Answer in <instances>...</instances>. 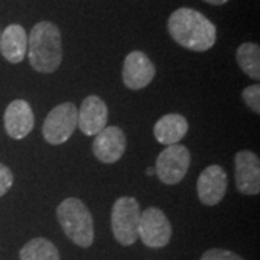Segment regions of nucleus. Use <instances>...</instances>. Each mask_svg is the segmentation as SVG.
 Instances as JSON below:
<instances>
[{
	"label": "nucleus",
	"instance_id": "1",
	"mask_svg": "<svg viewBox=\"0 0 260 260\" xmlns=\"http://www.w3.org/2000/svg\"><path fill=\"white\" fill-rule=\"evenodd\" d=\"M168 32L178 45L194 52L211 49L217 41V28L198 10L179 8L168 19Z\"/></svg>",
	"mask_w": 260,
	"mask_h": 260
},
{
	"label": "nucleus",
	"instance_id": "2",
	"mask_svg": "<svg viewBox=\"0 0 260 260\" xmlns=\"http://www.w3.org/2000/svg\"><path fill=\"white\" fill-rule=\"evenodd\" d=\"M26 54L35 71L42 74L55 73L62 62L61 32L55 23L48 20L38 22L29 34Z\"/></svg>",
	"mask_w": 260,
	"mask_h": 260
},
{
	"label": "nucleus",
	"instance_id": "3",
	"mask_svg": "<svg viewBox=\"0 0 260 260\" xmlns=\"http://www.w3.org/2000/svg\"><path fill=\"white\" fill-rule=\"evenodd\" d=\"M56 217L65 236L80 247L94 242V221L88 207L81 200L70 197L56 207Z\"/></svg>",
	"mask_w": 260,
	"mask_h": 260
},
{
	"label": "nucleus",
	"instance_id": "4",
	"mask_svg": "<svg viewBox=\"0 0 260 260\" xmlns=\"http://www.w3.org/2000/svg\"><path fill=\"white\" fill-rule=\"evenodd\" d=\"M140 207L136 198L120 197L112 208V232L121 246H132L139 239Z\"/></svg>",
	"mask_w": 260,
	"mask_h": 260
},
{
	"label": "nucleus",
	"instance_id": "5",
	"mask_svg": "<svg viewBox=\"0 0 260 260\" xmlns=\"http://www.w3.org/2000/svg\"><path fill=\"white\" fill-rule=\"evenodd\" d=\"M78 126V109L74 103H62L47 114L42 126L44 139L49 145H62L70 139Z\"/></svg>",
	"mask_w": 260,
	"mask_h": 260
},
{
	"label": "nucleus",
	"instance_id": "6",
	"mask_svg": "<svg viewBox=\"0 0 260 260\" xmlns=\"http://www.w3.org/2000/svg\"><path fill=\"white\" fill-rule=\"evenodd\" d=\"M191 165V153L184 145H171L158 155L155 174L167 185H177L186 175Z\"/></svg>",
	"mask_w": 260,
	"mask_h": 260
},
{
	"label": "nucleus",
	"instance_id": "7",
	"mask_svg": "<svg viewBox=\"0 0 260 260\" xmlns=\"http://www.w3.org/2000/svg\"><path fill=\"white\" fill-rule=\"evenodd\" d=\"M138 233L145 246L160 249L171 242L172 225L162 210L156 207H149L143 213H140Z\"/></svg>",
	"mask_w": 260,
	"mask_h": 260
},
{
	"label": "nucleus",
	"instance_id": "8",
	"mask_svg": "<svg viewBox=\"0 0 260 260\" xmlns=\"http://www.w3.org/2000/svg\"><path fill=\"white\" fill-rule=\"evenodd\" d=\"M156 75V68L149 56L142 51L127 54L123 62V83L129 90H142L152 83Z\"/></svg>",
	"mask_w": 260,
	"mask_h": 260
},
{
	"label": "nucleus",
	"instance_id": "9",
	"mask_svg": "<svg viewBox=\"0 0 260 260\" xmlns=\"http://www.w3.org/2000/svg\"><path fill=\"white\" fill-rule=\"evenodd\" d=\"M234 179L239 192L243 195H257L260 192V160L250 150H240L234 158Z\"/></svg>",
	"mask_w": 260,
	"mask_h": 260
},
{
	"label": "nucleus",
	"instance_id": "10",
	"mask_svg": "<svg viewBox=\"0 0 260 260\" xmlns=\"http://www.w3.org/2000/svg\"><path fill=\"white\" fill-rule=\"evenodd\" d=\"M227 185L229 178L224 168L220 165H210L200 174L197 181V194L203 204L214 207L223 201Z\"/></svg>",
	"mask_w": 260,
	"mask_h": 260
},
{
	"label": "nucleus",
	"instance_id": "11",
	"mask_svg": "<svg viewBox=\"0 0 260 260\" xmlns=\"http://www.w3.org/2000/svg\"><path fill=\"white\" fill-rule=\"evenodd\" d=\"M126 133L117 126H106L95 135L93 140V153L103 164H116L126 150Z\"/></svg>",
	"mask_w": 260,
	"mask_h": 260
},
{
	"label": "nucleus",
	"instance_id": "12",
	"mask_svg": "<svg viewBox=\"0 0 260 260\" xmlns=\"http://www.w3.org/2000/svg\"><path fill=\"white\" fill-rule=\"evenodd\" d=\"M5 130L12 139L26 138L35 126V116L32 107L25 100H13L5 110Z\"/></svg>",
	"mask_w": 260,
	"mask_h": 260
},
{
	"label": "nucleus",
	"instance_id": "13",
	"mask_svg": "<svg viewBox=\"0 0 260 260\" xmlns=\"http://www.w3.org/2000/svg\"><path fill=\"white\" fill-rule=\"evenodd\" d=\"M109 110L99 95H87L78 110V126L85 136H95L107 126Z\"/></svg>",
	"mask_w": 260,
	"mask_h": 260
},
{
	"label": "nucleus",
	"instance_id": "14",
	"mask_svg": "<svg viewBox=\"0 0 260 260\" xmlns=\"http://www.w3.org/2000/svg\"><path fill=\"white\" fill-rule=\"evenodd\" d=\"M0 52L10 64H19L28 52V34L18 23H12L0 34Z\"/></svg>",
	"mask_w": 260,
	"mask_h": 260
},
{
	"label": "nucleus",
	"instance_id": "15",
	"mask_svg": "<svg viewBox=\"0 0 260 260\" xmlns=\"http://www.w3.org/2000/svg\"><path fill=\"white\" fill-rule=\"evenodd\" d=\"M188 132V121L178 113H171L160 117L153 126V135L160 145H177L185 138Z\"/></svg>",
	"mask_w": 260,
	"mask_h": 260
},
{
	"label": "nucleus",
	"instance_id": "16",
	"mask_svg": "<svg viewBox=\"0 0 260 260\" xmlns=\"http://www.w3.org/2000/svg\"><path fill=\"white\" fill-rule=\"evenodd\" d=\"M19 257L20 260H61L55 244L44 237L26 243L19 251Z\"/></svg>",
	"mask_w": 260,
	"mask_h": 260
},
{
	"label": "nucleus",
	"instance_id": "17",
	"mask_svg": "<svg viewBox=\"0 0 260 260\" xmlns=\"http://www.w3.org/2000/svg\"><path fill=\"white\" fill-rule=\"evenodd\" d=\"M237 64L246 75L253 80L260 78V47L253 42H244L236 52Z\"/></svg>",
	"mask_w": 260,
	"mask_h": 260
},
{
	"label": "nucleus",
	"instance_id": "18",
	"mask_svg": "<svg viewBox=\"0 0 260 260\" xmlns=\"http://www.w3.org/2000/svg\"><path fill=\"white\" fill-rule=\"evenodd\" d=\"M243 102L247 104V107L251 109L256 114L260 113V85L259 84H251L246 87L242 93Z\"/></svg>",
	"mask_w": 260,
	"mask_h": 260
},
{
	"label": "nucleus",
	"instance_id": "19",
	"mask_svg": "<svg viewBox=\"0 0 260 260\" xmlns=\"http://www.w3.org/2000/svg\"><path fill=\"white\" fill-rule=\"evenodd\" d=\"M200 260H243L239 254L233 253L230 250H224V249H211L207 250L201 256Z\"/></svg>",
	"mask_w": 260,
	"mask_h": 260
},
{
	"label": "nucleus",
	"instance_id": "20",
	"mask_svg": "<svg viewBox=\"0 0 260 260\" xmlns=\"http://www.w3.org/2000/svg\"><path fill=\"white\" fill-rule=\"evenodd\" d=\"M13 185V174L9 168L0 164V197L6 194Z\"/></svg>",
	"mask_w": 260,
	"mask_h": 260
},
{
	"label": "nucleus",
	"instance_id": "21",
	"mask_svg": "<svg viewBox=\"0 0 260 260\" xmlns=\"http://www.w3.org/2000/svg\"><path fill=\"white\" fill-rule=\"evenodd\" d=\"M205 3H208V5H213V6H221V5H225L229 0H203Z\"/></svg>",
	"mask_w": 260,
	"mask_h": 260
},
{
	"label": "nucleus",
	"instance_id": "22",
	"mask_svg": "<svg viewBox=\"0 0 260 260\" xmlns=\"http://www.w3.org/2000/svg\"><path fill=\"white\" fill-rule=\"evenodd\" d=\"M146 174H148V175H153V174H155V169H153V168H148V169H146Z\"/></svg>",
	"mask_w": 260,
	"mask_h": 260
},
{
	"label": "nucleus",
	"instance_id": "23",
	"mask_svg": "<svg viewBox=\"0 0 260 260\" xmlns=\"http://www.w3.org/2000/svg\"><path fill=\"white\" fill-rule=\"evenodd\" d=\"M0 34H2V32H0Z\"/></svg>",
	"mask_w": 260,
	"mask_h": 260
}]
</instances>
